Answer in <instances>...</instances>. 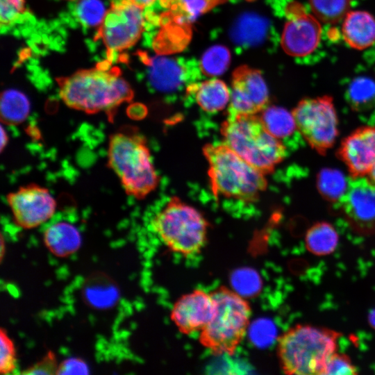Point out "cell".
I'll list each match as a JSON object with an SVG mask.
<instances>
[{
	"mask_svg": "<svg viewBox=\"0 0 375 375\" xmlns=\"http://www.w3.org/2000/svg\"><path fill=\"white\" fill-rule=\"evenodd\" d=\"M58 86L67 106L87 114L103 112L110 122L117 108L133 97L130 85L118 71L106 65L60 78Z\"/></svg>",
	"mask_w": 375,
	"mask_h": 375,
	"instance_id": "1",
	"label": "cell"
},
{
	"mask_svg": "<svg viewBox=\"0 0 375 375\" xmlns=\"http://www.w3.org/2000/svg\"><path fill=\"white\" fill-rule=\"evenodd\" d=\"M107 167L117 176L126 194L140 200L158 185L147 142L135 127H122L108 140Z\"/></svg>",
	"mask_w": 375,
	"mask_h": 375,
	"instance_id": "2",
	"label": "cell"
},
{
	"mask_svg": "<svg viewBox=\"0 0 375 375\" xmlns=\"http://www.w3.org/2000/svg\"><path fill=\"white\" fill-rule=\"evenodd\" d=\"M203 153L208 163V174L215 197L252 203L266 190L265 175L225 143L207 144Z\"/></svg>",
	"mask_w": 375,
	"mask_h": 375,
	"instance_id": "3",
	"label": "cell"
},
{
	"mask_svg": "<svg viewBox=\"0 0 375 375\" xmlns=\"http://www.w3.org/2000/svg\"><path fill=\"white\" fill-rule=\"evenodd\" d=\"M340 333L326 328L297 325L277 342L280 367L286 374H323L328 358L336 352Z\"/></svg>",
	"mask_w": 375,
	"mask_h": 375,
	"instance_id": "4",
	"label": "cell"
},
{
	"mask_svg": "<svg viewBox=\"0 0 375 375\" xmlns=\"http://www.w3.org/2000/svg\"><path fill=\"white\" fill-rule=\"evenodd\" d=\"M210 293L215 310L210 321L199 332V342L216 356H232L247 334L251 305L240 293L224 285Z\"/></svg>",
	"mask_w": 375,
	"mask_h": 375,
	"instance_id": "5",
	"label": "cell"
},
{
	"mask_svg": "<svg viewBox=\"0 0 375 375\" xmlns=\"http://www.w3.org/2000/svg\"><path fill=\"white\" fill-rule=\"evenodd\" d=\"M223 142L265 175L283 160L286 149L257 115L227 116L222 123Z\"/></svg>",
	"mask_w": 375,
	"mask_h": 375,
	"instance_id": "6",
	"label": "cell"
},
{
	"mask_svg": "<svg viewBox=\"0 0 375 375\" xmlns=\"http://www.w3.org/2000/svg\"><path fill=\"white\" fill-rule=\"evenodd\" d=\"M210 224L193 206L172 197L151 221V228L172 252L184 257L200 253L208 241Z\"/></svg>",
	"mask_w": 375,
	"mask_h": 375,
	"instance_id": "7",
	"label": "cell"
},
{
	"mask_svg": "<svg viewBox=\"0 0 375 375\" xmlns=\"http://www.w3.org/2000/svg\"><path fill=\"white\" fill-rule=\"evenodd\" d=\"M153 12L133 3L113 1L99 28V36L111 58L135 44L147 25L153 24Z\"/></svg>",
	"mask_w": 375,
	"mask_h": 375,
	"instance_id": "8",
	"label": "cell"
},
{
	"mask_svg": "<svg viewBox=\"0 0 375 375\" xmlns=\"http://www.w3.org/2000/svg\"><path fill=\"white\" fill-rule=\"evenodd\" d=\"M297 130L321 155L333 147L338 135V119L329 96L305 98L292 112Z\"/></svg>",
	"mask_w": 375,
	"mask_h": 375,
	"instance_id": "9",
	"label": "cell"
},
{
	"mask_svg": "<svg viewBox=\"0 0 375 375\" xmlns=\"http://www.w3.org/2000/svg\"><path fill=\"white\" fill-rule=\"evenodd\" d=\"M142 58L150 86L160 92H177L195 83L202 75L195 59L158 55H144Z\"/></svg>",
	"mask_w": 375,
	"mask_h": 375,
	"instance_id": "10",
	"label": "cell"
},
{
	"mask_svg": "<svg viewBox=\"0 0 375 375\" xmlns=\"http://www.w3.org/2000/svg\"><path fill=\"white\" fill-rule=\"evenodd\" d=\"M6 201L15 224L24 229L36 228L50 219L57 203L49 190L35 183L8 193Z\"/></svg>",
	"mask_w": 375,
	"mask_h": 375,
	"instance_id": "11",
	"label": "cell"
},
{
	"mask_svg": "<svg viewBox=\"0 0 375 375\" xmlns=\"http://www.w3.org/2000/svg\"><path fill=\"white\" fill-rule=\"evenodd\" d=\"M286 17L281 38V46L288 55L302 57L312 53L318 46L322 27L319 19L306 13L298 3L290 1L283 8Z\"/></svg>",
	"mask_w": 375,
	"mask_h": 375,
	"instance_id": "12",
	"label": "cell"
},
{
	"mask_svg": "<svg viewBox=\"0 0 375 375\" xmlns=\"http://www.w3.org/2000/svg\"><path fill=\"white\" fill-rule=\"evenodd\" d=\"M338 203L356 232L362 235L375 233V185L368 178L351 177L345 194Z\"/></svg>",
	"mask_w": 375,
	"mask_h": 375,
	"instance_id": "13",
	"label": "cell"
},
{
	"mask_svg": "<svg viewBox=\"0 0 375 375\" xmlns=\"http://www.w3.org/2000/svg\"><path fill=\"white\" fill-rule=\"evenodd\" d=\"M268 101V88L260 71L247 66L234 71L228 116L257 115L267 106Z\"/></svg>",
	"mask_w": 375,
	"mask_h": 375,
	"instance_id": "14",
	"label": "cell"
},
{
	"mask_svg": "<svg viewBox=\"0 0 375 375\" xmlns=\"http://www.w3.org/2000/svg\"><path fill=\"white\" fill-rule=\"evenodd\" d=\"M215 310L210 292L195 289L181 296L174 303L170 319L184 335L200 332L210 321Z\"/></svg>",
	"mask_w": 375,
	"mask_h": 375,
	"instance_id": "15",
	"label": "cell"
},
{
	"mask_svg": "<svg viewBox=\"0 0 375 375\" xmlns=\"http://www.w3.org/2000/svg\"><path fill=\"white\" fill-rule=\"evenodd\" d=\"M337 153L352 178L368 174L375 165V126L355 130L343 139Z\"/></svg>",
	"mask_w": 375,
	"mask_h": 375,
	"instance_id": "16",
	"label": "cell"
},
{
	"mask_svg": "<svg viewBox=\"0 0 375 375\" xmlns=\"http://www.w3.org/2000/svg\"><path fill=\"white\" fill-rule=\"evenodd\" d=\"M273 28L269 20L258 13L246 12L233 22L229 31L232 42L238 49L262 47L270 41Z\"/></svg>",
	"mask_w": 375,
	"mask_h": 375,
	"instance_id": "17",
	"label": "cell"
},
{
	"mask_svg": "<svg viewBox=\"0 0 375 375\" xmlns=\"http://www.w3.org/2000/svg\"><path fill=\"white\" fill-rule=\"evenodd\" d=\"M342 33L351 47L367 49L375 43V18L367 11H349L343 19Z\"/></svg>",
	"mask_w": 375,
	"mask_h": 375,
	"instance_id": "18",
	"label": "cell"
},
{
	"mask_svg": "<svg viewBox=\"0 0 375 375\" xmlns=\"http://www.w3.org/2000/svg\"><path fill=\"white\" fill-rule=\"evenodd\" d=\"M43 240L47 249L59 258L76 253L82 244L78 229L67 222H58L48 226L44 232Z\"/></svg>",
	"mask_w": 375,
	"mask_h": 375,
	"instance_id": "19",
	"label": "cell"
},
{
	"mask_svg": "<svg viewBox=\"0 0 375 375\" xmlns=\"http://www.w3.org/2000/svg\"><path fill=\"white\" fill-rule=\"evenodd\" d=\"M186 92L201 109L208 112L224 109L231 97V90L226 83L215 78L193 83L187 87Z\"/></svg>",
	"mask_w": 375,
	"mask_h": 375,
	"instance_id": "20",
	"label": "cell"
},
{
	"mask_svg": "<svg viewBox=\"0 0 375 375\" xmlns=\"http://www.w3.org/2000/svg\"><path fill=\"white\" fill-rule=\"evenodd\" d=\"M82 296L85 302L96 309H107L114 306L119 298L115 282L101 273L90 276L83 285Z\"/></svg>",
	"mask_w": 375,
	"mask_h": 375,
	"instance_id": "21",
	"label": "cell"
},
{
	"mask_svg": "<svg viewBox=\"0 0 375 375\" xmlns=\"http://www.w3.org/2000/svg\"><path fill=\"white\" fill-rule=\"evenodd\" d=\"M228 0H169L166 19L178 25H188L217 5Z\"/></svg>",
	"mask_w": 375,
	"mask_h": 375,
	"instance_id": "22",
	"label": "cell"
},
{
	"mask_svg": "<svg viewBox=\"0 0 375 375\" xmlns=\"http://www.w3.org/2000/svg\"><path fill=\"white\" fill-rule=\"evenodd\" d=\"M31 110L27 96L16 89H8L1 94V119L7 125H18L28 117Z\"/></svg>",
	"mask_w": 375,
	"mask_h": 375,
	"instance_id": "23",
	"label": "cell"
},
{
	"mask_svg": "<svg viewBox=\"0 0 375 375\" xmlns=\"http://www.w3.org/2000/svg\"><path fill=\"white\" fill-rule=\"evenodd\" d=\"M339 236L328 222H320L313 224L306 232L305 242L308 251L317 256H326L335 251Z\"/></svg>",
	"mask_w": 375,
	"mask_h": 375,
	"instance_id": "24",
	"label": "cell"
},
{
	"mask_svg": "<svg viewBox=\"0 0 375 375\" xmlns=\"http://www.w3.org/2000/svg\"><path fill=\"white\" fill-rule=\"evenodd\" d=\"M260 112V117L267 131L280 140L288 138L297 129L292 113L285 108L266 106Z\"/></svg>",
	"mask_w": 375,
	"mask_h": 375,
	"instance_id": "25",
	"label": "cell"
},
{
	"mask_svg": "<svg viewBox=\"0 0 375 375\" xmlns=\"http://www.w3.org/2000/svg\"><path fill=\"white\" fill-rule=\"evenodd\" d=\"M346 100L356 111H365L375 105V81L367 76L354 78L346 92Z\"/></svg>",
	"mask_w": 375,
	"mask_h": 375,
	"instance_id": "26",
	"label": "cell"
},
{
	"mask_svg": "<svg viewBox=\"0 0 375 375\" xmlns=\"http://www.w3.org/2000/svg\"><path fill=\"white\" fill-rule=\"evenodd\" d=\"M348 181L339 170L331 168L321 169L317 176V188L324 199L335 203L345 194Z\"/></svg>",
	"mask_w": 375,
	"mask_h": 375,
	"instance_id": "27",
	"label": "cell"
},
{
	"mask_svg": "<svg viewBox=\"0 0 375 375\" xmlns=\"http://www.w3.org/2000/svg\"><path fill=\"white\" fill-rule=\"evenodd\" d=\"M231 61L228 49L222 45H214L208 49L202 55L199 62L201 74L215 77L224 74Z\"/></svg>",
	"mask_w": 375,
	"mask_h": 375,
	"instance_id": "28",
	"label": "cell"
},
{
	"mask_svg": "<svg viewBox=\"0 0 375 375\" xmlns=\"http://www.w3.org/2000/svg\"><path fill=\"white\" fill-rule=\"evenodd\" d=\"M107 12L101 0H77L74 6L76 20L87 28H100Z\"/></svg>",
	"mask_w": 375,
	"mask_h": 375,
	"instance_id": "29",
	"label": "cell"
},
{
	"mask_svg": "<svg viewBox=\"0 0 375 375\" xmlns=\"http://www.w3.org/2000/svg\"><path fill=\"white\" fill-rule=\"evenodd\" d=\"M351 0H309L314 15L325 23H336L349 12Z\"/></svg>",
	"mask_w": 375,
	"mask_h": 375,
	"instance_id": "30",
	"label": "cell"
},
{
	"mask_svg": "<svg viewBox=\"0 0 375 375\" xmlns=\"http://www.w3.org/2000/svg\"><path fill=\"white\" fill-rule=\"evenodd\" d=\"M26 8L24 0H1L0 21L1 28H8L22 19Z\"/></svg>",
	"mask_w": 375,
	"mask_h": 375,
	"instance_id": "31",
	"label": "cell"
},
{
	"mask_svg": "<svg viewBox=\"0 0 375 375\" xmlns=\"http://www.w3.org/2000/svg\"><path fill=\"white\" fill-rule=\"evenodd\" d=\"M16 349L15 344L7 331L0 330V372L2 374L12 373L16 368Z\"/></svg>",
	"mask_w": 375,
	"mask_h": 375,
	"instance_id": "32",
	"label": "cell"
},
{
	"mask_svg": "<svg viewBox=\"0 0 375 375\" xmlns=\"http://www.w3.org/2000/svg\"><path fill=\"white\" fill-rule=\"evenodd\" d=\"M358 374L356 367L353 365L349 356L336 352L328 360L323 374Z\"/></svg>",
	"mask_w": 375,
	"mask_h": 375,
	"instance_id": "33",
	"label": "cell"
},
{
	"mask_svg": "<svg viewBox=\"0 0 375 375\" xmlns=\"http://www.w3.org/2000/svg\"><path fill=\"white\" fill-rule=\"evenodd\" d=\"M87 363L79 358H69L58 365L56 374H88Z\"/></svg>",
	"mask_w": 375,
	"mask_h": 375,
	"instance_id": "34",
	"label": "cell"
},
{
	"mask_svg": "<svg viewBox=\"0 0 375 375\" xmlns=\"http://www.w3.org/2000/svg\"><path fill=\"white\" fill-rule=\"evenodd\" d=\"M58 365L55 355L49 351L39 362L35 364L22 372L24 374H53L56 373Z\"/></svg>",
	"mask_w": 375,
	"mask_h": 375,
	"instance_id": "35",
	"label": "cell"
},
{
	"mask_svg": "<svg viewBox=\"0 0 375 375\" xmlns=\"http://www.w3.org/2000/svg\"><path fill=\"white\" fill-rule=\"evenodd\" d=\"M113 1H122L129 2L135 5H137L142 8H144L146 10H150V8H152L153 6H156V3H159L161 5V0H113Z\"/></svg>",
	"mask_w": 375,
	"mask_h": 375,
	"instance_id": "36",
	"label": "cell"
},
{
	"mask_svg": "<svg viewBox=\"0 0 375 375\" xmlns=\"http://www.w3.org/2000/svg\"><path fill=\"white\" fill-rule=\"evenodd\" d=\"M1 152H3V149L6 147L8 142V135L3 128V126L1 128Z\"/></svg>",
	"mask_w": 375,
	"mask_h": 375,
	"instance_id": "37",
	"label": "cell"
},
{
	"mask_svg": "<svg viewBox=\"0 0 375 375\" xmlns=\"http://www.w3.org/2000/svg\"><path fill=\"white\" fill-rule=\"evenodd\" d=\"M368 322L375 329V309L372 310L368 315Z\"/></svg>",
	"mask_w": 375,
	"mask_h": 375,
	"instance_id": "38",
	"label": "cell"
},
{
	"mask_svg": "<svg viewBox=\"0 0 375 375\" xmlns=\"http://www.w3.org/2000/svg\"><path fill=\"white\" fill-rule=\"evenodd\" d=\"M368 179L375 185V165L372 167L370 172L368 173Z\"/></svg>",
	"mask_w": 375,
	"mask_h": 375,
	"instance_id": "39",
	"label": "cell"
},
{
	"mask_svg": "<svg viewBox=\"0 0 375 375\" xmlns=\"http://www.w3.org/2000/svg\"><path fill=\"white\" fill-rule=\"evenodd\" d=\"M1 260H3V255H4V248H5V246H4V240H3V236L1 235Z\"/></svg>",
	"mask_w": 375,
	"mask_h": 375,
	"instance_id": "40",
	"label": "cell"
},
{
	"mask_svg": "<svg viewBox=\"0 0 375 375\" xmlns=\"http://www.w3.org/2000/svg\"><path fill=\"white\" fill-rule=\"evenodd\" d=\"M169 0H161L162 6L166 8Z\"/></svg>",
	"mask_w": 375,
	"mask_h": 375,
	"instance_id": "41",
	"label": "cell"
}]
</instances>
